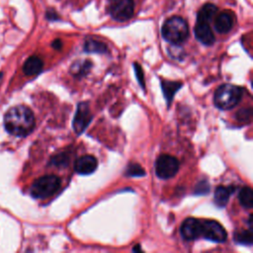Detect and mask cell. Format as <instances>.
Wrapping results in <instances>:
<instances>
[{"label":"cell","instance_id":"cell-3","mask_svg":"<svg viewBox=\"0 0 253 253\" xmlns=\"http://www.w3.org/2000/svg\"><path fill=\"white\" fill-rule=\"evenodd\" d=\"M242 98V89L232 84L220 85L213 96L214 105L220 110H229L235 107Z\"/></svg>","mask_w":253,"mask_h":253},{"label":"cell","instance_id":"cell-10","mask_svg":"<svg viewBox=\"0 0 253 253\" xmlns=\"http://www.w3.org/2000/svg\"><path fill=\"white\" fill-rule=\"evenodd\" d=\"M98 165L97 159L92 155H83L74 163V169L78 174L88 175L93 173Z\"/></svg>","mask_w":253,"mask_h":253},{"label":"cell","instance_id":"cell-8","mask_svg":"<svg viewBox=\"0 0 253 253\" xmlns=\"http://www.w3.org/2000/svg\"><path fill=\"white\" fill-rule=\"evenodd\" d=\"M92 120V115L89 109V105L86 102L78 104L77 111L73 120V128L79 134L85 130L87 126Z\"/></svg>","mask_w":253,"mask_h":253},{"label":"cell","instance_id":"cell-7","mask_svg":"<svg viewBox=\"0 0 253 253\" xmlns=\"http://www.w3.org/2000/svg\"><path fill=\"white\" fill-rule=\"evenodd\" d=\"M202 236L214 241L223 242L226 239L227 233L223 226L215 220H202Z\"/></svg>","mask_w":253,"mask_h":253},{"label":"cell","instance_id":"cell-25","mask_svg":"<svg viewBox=\"0 0 253 253\" xmlns=\"http://www.w3.org/2000/svg\"><path fill=\"white\" fill-rule=\"evenodd\" d=\"M210 190V187H209V184L205 181L201 182L197 188H196V194H206L208 193Z\"/></svg>","mask_w":253,"mask_h":253},{"label":"cell","instance_id":"cell-15","mask_svg":"<svg viewBox=\"0 0 253 253\" xmlns=\"http://www.w3.org/2000/svg\"><path fill=\"white\" fill-rule=\"evenodd\" d=\"M217 12V7L211 3L205 4L199 11L197 16V22L210 23Z\"/></svg>","mask_w":253,"mask_h":253},{"label":"cell","instance_id":"cell-17","mask_svg":"<svg viewBox=\"0 0 253 253\" xmlns=\"http://www.w3.org/2000/svg\"><path fill=\"white\" fill-rule=\"evenodd\" d=\"M239 203L242 207L246 209H251L253 206V193L250 187H244L240 190L239 195Z\"/></svg>","mask_w":253,"mask_h":253},{"label":"cell","instance_id":"cell-11","mask_svg":"<svg viewBox=\"0 0 253 253\" xmlns=\"http://www.w3.org/2000/svg\"><path fill=\"white\" fill-rule=\"evenodd\" d=\"M195 36L198 41L206 45H211L214 42V35L209 25L205 22H197L195 26Z\"/></svg>","mask_w":253,"mask_h":253},{"label":"cell","instance_id":"cell-4","mask_svg":"<svg viewBox=\"0 0 253 253\" xmlns=\"http://www.w3.org/2000/svg\"><path fill=\"white\" fill-rule=\"evenodd\" d=\"M61 181L55 175H45L37 179L32 187L31 194L37 199H46L55 194L60 188Z\"/></svg>","mask_w":253,"mask_h":253},{"label":"cell","instance_id":"cell-16","mask_svg":"<svg viewBox=\"0 0 253 253\" xmlns=\"http://www.w3.org/2000/svg\"><path fill=\"white\" fill-rule=\"evenodd\" d=\"M161 86H162V90H163L164 96L167 99L168 104H170L172 99H173V97H174V94L181 88L182 84L180 82H176V81L162 80Z\"/></svg>","mask_w":253,"mask_h":253},{"label":"cell","instance_id":"cell-12","mask_svg":"<svg viewBox=\"0 0 253 253\" xmlns=\"http://www.w3.org/2000/svg\"><path fill=\"white\" fill-rule=\"evenodd\" d=\"M234 23V18L231 12L223 11L217 15L214 20V28L220 34L228 33Z\"/></svg>","mask_w":253,"mask_h":253},{"label":"cell","instance_id":"cell-1","mask_svg":"<svg viewBox=\"0 0 253 253\" xmlns=\"http://www.w3.org/2000/svg\"><path fill=\"white\" fill-rule=\"evenodd\" d=\"M4 126L9 133L18 136H25L34 129V114L27 106H15L9 109L5 114Z\"/></svg>","mask_w":253,"mask_h":253},{"label":"cell","instance_id":"cell-9","mask_svg":"<svg viewBox=\"0 0 253 253\" xmlns=\"http://www.w3.org/2000/svg\"><path fill=\"white\" fill-rule=\"evenodd\" d=\"M181 234L186 240H195L202 236V220L195 217L185 219L181 226Z\"/></svg>","mask_w":253,"mask_h":253},{"label":"cell","instance_id":"cell-14","mask_svg":"<svg viewBox=\"0 0 253 253\" xmlns=\"http://www.w3.org/2000/svg\"><path fill=\"white\" fill-rule=\"evenodd\" d=\"M233 187L218 186L214 192V203L217 207H224L229 199V196L234 191Z\"/></svg>","mask_w":253,"mask_h":253},{"label":"cell","instance_id":"cell-19","mask_svg":"<svg viewBox=\"0 0 253 253\" xmlns=\"http://www.w3.org/2000/svg\"><path fill=\"white\" fill-rule=\"evenodd\" d=\"M91 67V62L89 60H80L76 61L70 68V72L75 76L85 75Z\"/></svg>","mask_w":253,"mask_h":253},{"label":"cell","instance_id":"cell-18","mask_svg":"<svg viewBox=\"0 0 253 253\" xmlns=\"http://www.w3.org/2000/svg\"><path fill=\"white\" fill-rule=\"evenodd\" d=\"M84 50L88 52L105 53L107 52V46L105 43L96 40H87L84 44Z\"/></svg>","mask_w":253,"mask_h":253},{"label":"cell","instance_id":"cell-24","mask_svg":"<svg viewBox=\"0 0 253 253\" xmlns=\"http://www.w3.org/2000/svg\"><path fill=\"white\" fill-rule=\"evenodd\" d=\"M173 44V43H172ZM169 53L172 57L175 58H181V55L183 53V49L178 44H173L169 47Z\"/></svg>","mask_w":253,"mask_h":253},{"label":"cell","instance_id":"cell-22","mask_svg":"<svg viewBox=\"0 0 253 253\" xmlns=\"http://www.w3.org/2000/svg\"><path fill=\"white\" fill-rule=\"evenodd\" d=\"M133 67H134V70H135V75H136V78L140 84V86L142 88H144L145 84H144V77H143V72H142V69L140 67L139 64L137 63H134L133 64Z\"/></svg>","mask_w":253,"mask_h":253},{"label":"cell","instance_id":"cell-21","mask_svg":"<svg viewBox=\"0 0 253 253\" xmlns=\"http://www.w3.org/2000/svg\"><path fill=\"white\" fill-rule=\"evenodd\" d=\"M126 175L128 176H142L144 175V170L138 164H129L126 170Z\"/></svg>","mask_w":253,"mask_h":253},{"label":"cell","instance_id":"cell-20","mask_svg":"<svg viewBox=\"0 0 253 253\" xmlns=\"http://www.w3.org/2000/svg\"><path fill=\"white\" fill-rule=\"evenodd\" d=\"M234 240L237 243L243 245H251L252 244V230H241L234 233Z\"/></svg>","mask_w":253,"mask_h":253},{"label":"cell","instance_id":"cell-27","mask_svg":"<svg viewBox=\"0 0 253 253\" xmlns=\"http://www.w3.org/2000/svg\"><path fill=\"white\" fill-rule=\"evenodd\" d=\"M2 75H3V74H2V73H0V81H1V77H2Z\"/></svg>","mask_w":253,"mask_h":253},{"label":"cell","instance_id":"cell-23","mask_svg":"<svg viewBox=\"0 0 253 253\" xmlns=\"http://www.w3.org/2000/svg\"><path fill=\"white\" fill-rule=\"evenodd\" d=\"M236 118L239 120V121H242V122H245V121H249L250 118H251V111L250 109H242L240 110L237 114H236Z\"/></svg>","mask_w":253,"mask_h":253},{"label":"cell","instance_id":"cell-26","mask_svg":"<svg viewBox=\"0 0 253 253\" xmlns=\"http://www.w3.org/2000/svg\"><path fill=\"white\" fill-rule=\"evenodd\" d=\"M51 45H52V47L55 48V49H60V47L62 46V42H61L60 40H54V41L52 42Z\"/></svg>","mask_w":253,"mask_h":253},{"label":"cell","instance_id":"cell-5","mask_svg":"<svg viewBox=\"0 0 253 253\" xmlns=\"http://www.w3.org/2000/svg\"><path fill=\"white\" fill-rule=\"evenodd\" d=\"M108 11L114 20L126 22L133 15L134 2L133 0H110Z\"/></svg>","mask_w":253,"mask_h":253},{"label":"cell","instance_id":"cell-2","mask_svg":"<svg viewBox=\"0 0 253 253\" xmlns=\"http://www.w3.org/2000/svg\"><path fill=\"white\" fill-rule=\"evenodd\" d=\"M162 36L167 42L173 44H179L185 42L189 36L187 22L179 16H173L167 19L162 26Z\"/></svg>","mask_w":253,"mask_h":253},{"label":"cell","instance_id":"cell-13","mask_svg":"<svg viewBox=\"0 0 253 253\" xmlns=\"http://www.w3.org/2000/svg\"><path fill=\"white\" fill-rule=\"evenodd\" d=\"M42 69V61L38 56L29 57L25 61L24 66H23V70H24L25 74H27L29 76L36 75V74L40 73Z\"/></svg>","mask_w":253,"mask_h":253},{"label":"cell","instance_id":"cell-6","mask_svg":"<svg viewBox=\"0 0 253 253\" xmlns=\"http://www.w3.org/2000/svg\"><path fill=\"white\" fill-rule=\"evenodd\" d=\"M179 170V161L169 154L160 155L155 162V173L161 179H169L175 176Z\"/></svg>","mask_w":253,"mask_h":253}]
</instances>
